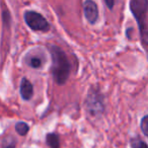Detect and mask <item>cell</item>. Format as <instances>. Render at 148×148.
Listing matches in <instances>:
<instances>
[{"instance_id":"obj_10","label":"cell","mask_w":148,"mask_h":148,"mask_svg":"<svg viewBox=\"0 0 148 148\" xmlns=\"http://www.w3.org/2000/svg\"><path fill=\"white\" fill-rule=\"evenodd\" d=\"M131 147L132 148H148L147 144L140 138H133L131 139Z\"/></svg>"},{"instance_id":"obj_8","label":"cell","mask_w":148,"mask_h":148,"mask_svg":"<svg viewBox=\"0 0 148 148\" xmlns=\"http://www.w3.org/2000/svg\"><path fill=\"white\" fill-rule=\"evenodd\" d=\"M47 144L50 148H60L59 136L55 133H50L47 135Z\"/></svg>"},{"instance_id":"obj_12","label":"cell","mask_w":148,"mask_h":148,"mask_svg":"<svg viewBox=\"0 0 148 148\" xmlns=\"http://www.w3.org/2000/svg\"><path fill=\"white\" fill-rule=\"evenodd\" d=\"M105 3L110 9H113L115 5V0H105Z\"/></svg>"},{"instance_id":"obj_5","label":"cell","mask_w":148,"mask_h":148,"mask_svg":"<svg viewBox=\"0 0 148 148\" xmlns=\"http://www.w3.org/2000/svg\"><path fill=\"white\" fill-rule=\"evenodd\" d=\"M25 62L29 67L34 69H39L42 66H44L46 58L44 53H42L40 50H32L25 55Z\"/></svg>"},{"instance_id":"obj_9","label":"cell","mask_w":148,"mask_h":148,"mask_svg":"<svg viewBox=\"0 0 148 148\" xmlns=\"http://www.w3.org/2000/svg\"><path fill=\"white\" fill-rule=\"evenodd\" d=\"M29 130V125H27V123H25V122H19V123H17L16 125H15V131L21 136L27 135Z\"/></svg>"},{"instance_id":"obj_13","label":"cell","mask_w":148,"mask_h":148,"mask_svg":"<svg viewBox=\"0 0 148 148\" xmlns=\"http://www.w3.org/2000/svg\"><path fill=\"white\" fill-rule=\"evenodd\" d=\"M15 147V142L13 141H10V142H8L7 144H5V145H3L1 148H14Z\"/></svg>"},{"instance_id":"obj_1","label":"cell","mask_w":148,"mask_h":148,"mask_svg":"<svg viewBox=\"0 0 148 148\" xmlns=\"http://www.w3.org/2000/svg\"><path fill=\"white\" fill-rule=\"evenodd\" d=\"M48 50H49L52 58L51 72L54 80L57 84L64 85L67 82L70 70H71V65L69 63L67 55L61 48L55 45L49 46Z\"/></svg>"},{"instance_id":"obj_4","label":"cell","mask_w":148,"mask_h":148,"mask_svg":"<svg viewBox=\"0 0 148 148\" xmlns=\"http://www.w3.org/2000/svg\"><path fill=\"white\" fill-rule=\"evenodd\" d=\"M23 19L25 23L31 29L35 32H49L51 29V25L48 23V21L39 12H36L33 10H27L23 14Z\"/></svg>"},{"instance_id":"obj_3","label":"cell","mask_w":148,"mask_h":148,"mask_svg":"<svg viewBox=\"0 0 148 148\" xmlns=\"http://www.w3.org/2000/svg\"><path fill=\"white\" fill-rule=\"evenodd\" d=\"M86 109L91 116H101L105 112L103 97L99 89L91 88L85 101Z\"/></svg>"},{"instance_id":"obj_11","label":"cell","mask_w":148,"mask_h":148,"mask_svg":"<svg viewBox=\"0 0 148 148\" xmlns=\"http://www.w3.org/2000/svg\"><path fill=\"white\" fill-rule=\"evenodd\" d=\"M141 129H142V132L145 136L148 135V116L145 115L141 120Z\"/></svg>"},{"instance_id":"obj_7","label":"cell","mask_w":148,"mask_h":148,"mask_svg":"<svg viewBox=\"0 0 148 148\" xmlns=\"http://www.w3.org/2000/svg\"><path fill=\"white\" fill-rule=\"evenodd\" d=\"M21 95L25 101H29L34 95V86L32 82L27 78L23 77L21 82V88H19Z\"/></svg>"},{"instance_id":"obj_6","label":"cell","mask_w":148,"mask_h":148,"mask_svg":"<svg viewBox=\"0 0 148 148\" xmlns=\"http://www.w3.org/2000/svg\"><path fill=\"white\" fill-rule=\"evenodd\" d=\"M83 11L86 21L90 25H95L99 19V8L93 0H85L83 3Z\"/></svg>"},{"instance_id":"obj_2","label":"cell","mask_w":148,"mask_h":148,"mask_svg":"<svg viewBox=\"0 0 148 148\" xmlns=\"http://www.w3.org/2000/svg\"><path fill=\"white\" fill-rule=\"evenodd\" d=\"M130 9L135 17L139 27L140 37L144 47L148 44V25H147V10L148 0H130Z\"/></svg>"}]
</instances>
